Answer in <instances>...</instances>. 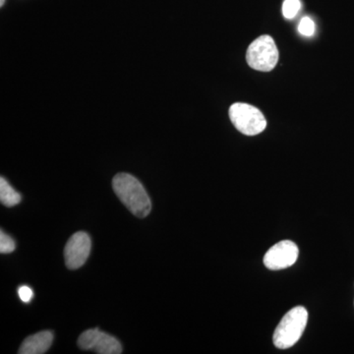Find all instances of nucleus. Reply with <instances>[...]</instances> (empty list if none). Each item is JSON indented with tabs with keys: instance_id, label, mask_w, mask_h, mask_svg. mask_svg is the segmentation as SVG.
Returning a JSON list of instances; mask_svg holds the SVG:
<instances>
[{
	"instance_id": "8",
	"label": "nucleus",
	"mask_w": 354,
	"mask_h": 354,
	"mask_svg": "<svg viewBox=\"0 0 354 354\" xmlns=\"http://www.w3.org/2000/svg\"><path fill=\"white\" fill-rule=\"evenodd\" d=\"M53 342V334L50 330H43L30 335L21 344L20 354H43L50 349Z\"/></svg>"
},
{
	"instance_id": "14",
	"label": "nucleus",
	"mask_w": 354,
	"mask_h": 354,
	"mask_svg": "<svg viewBox=\"0 0 354 354\" xmlns=\"http://www.w3.org/2000/svg\"><path fill=\"white\" fill-rule=\"evenodd\" d=\"M4 2H6V0H0V6H3Z\"/></svg>"
},
{
	"instance_id": "13",
	"label": "nucleus",
	"mask_w": 354,
	"mask_h": 354,
	"mask_svg": "<svg viewBox=\"0 0 354 354\" xmlns=\"http://www.w3.org/2000/svg\"><path fill=\"white\" fill-rule=\"evenodd\" d=\"M18 295H19L20 299L22 300L24 304H29L32 297H34V292H32V288L27 286H20L19 290H18Z\"/></svg>"
},
{
	"instance_id": "1",
	"label": "nucleus",
	"mask_w": 354,
	"mask_h": 354,
	"mask_svg": "<svg viewBox=\"0 0 354 354\" xmlns=\"http://www.w3.org/2000/svg\"><path fill=\"white\" fill-rule=\"evenodd\" d=\"M113 188L116 196L138 218H146L152 209L150 197L138 179L131 174H118L114 176Z\"/></svg>"
},
{
	"instance_id": "6",
	"label": "nucleus",
	"mask_w": 354,
	"mask_h": 354,
	"mask_svg": "<svg viewBox=\"0 0 354 354\" xmlns=\"http://www.w3.org/2000/svg\"><path fill=\"white\" fill-rule=\"evenodd\" d=\"M298 247L295 242L283 241L272 246L264 256V265L271 271L288 269L298 259Z\"/></svg>"
},
{
	"instance_id": "7",
	"label": "nucleus",
	"mask_w": 354,
	"mask_h": 354,
	"mask_svg": "<svg viewBox=\"0 0 354 354\" xmlns=\"http://www.w3.org/2000/svg\"><path fill=\"white\" fill-rule=\"evenodd\" d=\"M90 236L84 232H76L70 237L64 249L65 264L70 270L82 267L88 260L91 252Z\"/></svg>"
},
{
	"instance_id": "3",
	"label": "nucleus",
	"mask_w": 354,
	"mask_h": 354,
	"mask_svg": "<svg viewBox=\"0 0 354 354\" xmlns=\"http://www.w3.org/2000/svg\"><path fill=\"white\" fill-rule=\"evenodd\" d=\"M230 118L234 127L247 136L260 134L267 127V120L259 109L243 102H235L230 106Z\"/></svg>"
},
{
	"instance_id": "10",
	"label": "nucleus",
	"mask_w": 354,
	"mask_h": 354,
	"mask_svg": "<svg viewBox=\"0 0 354 354\" xmlns=\"http://www.w3.org/2000/svg\"><path fill=\"white\" fill-rule=\"evenodd\" d=\"M300 7H301V4H300L299 0H286L283 6V16L286 19H292L300 10Z\"/></svg>"
},
{
	"instance_id": "2",
	"label": "nucleus",
	"mask_w": 354,
	"mask_h": 354,
	"mask_svg": "<svg viewBox=\"0 0 354 354\" xmlns=\"http://www.w3.org/2000/svg\"><path fill=\"white\" fill-rule=\"evenodd\" d=\"M308 322V312L304 306H297L283 316L276 328L272 341L276 348H292L304 335Z\"/></svg>"
},
{
	"instance_id": "11",
	"label": "nucleus",
	"mask_w": 354,
	"mask_h": 354,
	"mask_svg": "<svg viewBox=\"0 0 354 354\" xmlns=\"http://www.w3.org/2000/svg\"><path fill=\"white\" fill-rule=\"evenodd\" d=\"M15 250V242L9 235L0 232V252L1 254L12 253Z\"/></svg>"
},
{
	"instance_id": "9",
	"label": "nucleus",
	"mask_w": 354,
	"mask_h": 354,
	"mask_svg": "<svg viewBox=\"0 0 354 354\" xmlns=\"http://www.w3.org/2000/svg\"><path fill=\"white\" fill-rule=\"evenodd\" d=\"M0 201L6 207H14L21 202V195L4 177L0 178Z\"/></svg>"
},
{
	"instance_id": "4",
	"label": "nucleus",
	"mask_w": 354,
	"mask_h": 354,
	"mask_svg": "<svg viewBox=\"0 0 354 354\" xmlns=\"http://www.w3.org/2000/svg\"><path fill=\"white\" fill-rule=\"evenodd\" d=\"M247 64L258 71L269 72L279 62V50L272 37L265 35L249 46L246 53Z\"/></svg>"
},
{
	"instance_id": "12",
	"label": "nucleus",
	"mask_w": 354,
	"mask_h": 354,
	"mask_svg": "<svg viewBox=\"0 0 354 354\" xmlns=\"http://www.w3.org/2000/svg\"><path fill=\"white\" fill-rule=\"evenodd\" d=\"M298 31H299L300 34L304 35V36H312L314 34V31H315V25H314L313 20L309 17L302 18L299 26H298Z\"/></svg>"
},
{
	"instance_id": "5",
	"label": "nucleus",
	"mask_w": 354,
	"mask_h": 354,
	"mask_svg": "<svg viewBox=\"0 0 354 354\" xmlns=\"http://www.w3.org/2000/svg\"><path fill=\"white\" fill-rule=\"evenodd\" d=\"M79 348L83 351H95L99 354H120L122 353V346L118 339L113 335L106 334L95 328L88 330L79 337Z\"/></svg>"
}]
</instances>
